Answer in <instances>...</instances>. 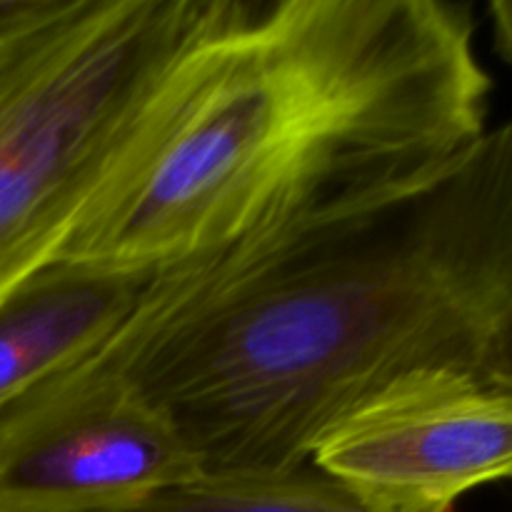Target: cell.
Returning a JSON list of instances; mask_svg holds the SVG:
<instances>
[{"mask_svg": "<svg viewBox=\"0 0 512 512\" xmlns=\"http://www.w3.org/2000/svg\"><path fill=\"white\" fill-rule=\"evenodd\" d=\"M88 358L203 473L285 470L405 375L512 393V120L420 183L158 270Z\"/></svg>", "mask_w": 512, "mask_h": 512, "instance_id": "1", "label": "cell"}, {"mask_svg": "<svg viewBox=\"0 0 512 512\" xmlns=\"http://www.w3.org/2000/svg\"><path fill=\"white\" fill-rule=\"evenodd\" d=\"M453 0H225L58 258L165 270L420 183L488 130Z\"/></svg>", "mask_w": 512, "mask_h": 512, "instance_id": "2", "label": "cell"}, {"mask_svg": "<svg viewBox=\"0 0 512 512\" xmlns=\"http://www.w3.org/2000/svg\"><path fill=\"white\" fill-rule=\"evenodd\" d=\"M225 0H68L0 50V295L58 258Z\"/></svg>", "mask_w": 512, "mask_h": 512, "instance_id": "3", "label": "cell"}, {"mask_svg": "<svg viewBox=\"0 0 512 512\" xmlns=\"http://www.w3.org/2000/svg\"><path fill=\"white\" fill-rule=\"evenodd\" d=\"M200 473L175 425L93 358L0 408V512H140Z\"/></svg>", "mask_w": 512, "mask_h": 512, "instance_id": "4", "label": "cell"}, {"mask_svg": "<svg viewBox=\"0 0 512 512\" xmlns=\"http://www.w3.org/2000/svg\"><path fill=\"white\" fill-rule=\"evenodd\" d=\"M310 463L375 512H453L512 480V393L458 370L405 375L330 425Z\"/></svg>", "mask_w": 512, "mask_h": 512, "instance_id": "5", "label": "cell"}, {"mask_svg": "<svg viewBox=\"0 0 512 512\" xmlns=\"http://www.w3.org/2000/svg\"><path fill=\"white\" fill-rule=\"evenodd\" d=\"M155 275L55 258L0 295V408L113 338Z\"/></svg>", "mask_w": 512, "mask_h": 512, "instance_id": "6", "label": "cell"}, {"mask_svg": "<svg viewBox=\"0 0 512 512\" xmlns=\"http://www.w3.org/2000/svg\"><path fill=\"white\" fill-rule=\"evenodd\" d=\"M140 512H375L313 463L285 470L200 473Z\"/></svg>", "mask_w": 512, "mask_h": 512, "instance_id": "7", "label": "cell"}, {"mask_svg": "<svg viewBox=\"0 0 512 512\" xmlns=\"http://www.w3.org/2000/svg\"><path fill=\"white\" fill-rule=\"evenodd\" d=\"M65 5L68 0H0V50L48 23Z\"/></svg>", "mask_w": 512, "mask_h": 512, "instance_id": "8", "label": "cell"}, {"mask_svg": "<svg viewBox=\"0 0 512 512\" xmlns=\"http://www.w3.org/2000/svg\"><path fill=\"white\" fill-rule=\"evenodd\" d=\"M490 15H493V30H495V48L503 55L508 63H512V3L490 5Z\"/></svg>", "mask_w": 512, "mask_h": 512, "instance_id": "9", "label": "cell"}]
</instances>
